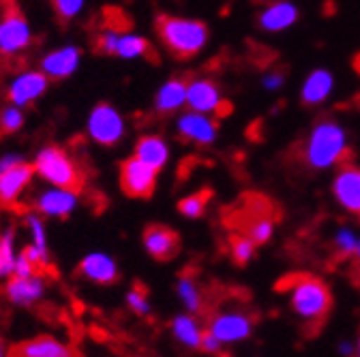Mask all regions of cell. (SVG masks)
Wrapping results in <instances>:
<instances>
[{
    "label": "cell",
    "instance_id": "cell-29",
    "mask_svg": "<svg viewBox=\"0 0 360 357\" xmlns=\"http://www.w3.org/2000/svg\"><path fill=\"white\" fill-rule=\"evenodd\" d=\"M230 248H232L234 263L236 265H247V261L255 252V242L245 234H234V236H230Z\"/></svg>",
    "mask_w": 360,
    "mask_h": 357
},
{
    "label": "cell",
    "instance_id": "cell-19",
    "mask_svg": "<svg viewBox=\"0 0 360 357\" xmlns=\"http://www.w3.org/2000/svg\"><path fill=\"white\" fill-rule=\"evenodd\" d=\"M43 281L34 276H15L7 283V297L18 306H30L43 295Z\"/></svg>",
    "mask_w": 360,
    "mask_h": 357
},
{
    "label": "cell",
    "instance_id": "cell-12",
    "mask_svg": "<svg viewBox=\"0 0 360 357\" xmlns=\"http://www.w3.org/2000/svg\"><path fill=\"white\" fill-rule=\"evenodd\" d=\"M32 173H34V165H28L24 161L11 165L9 169L0 173V203L11 206L13 201H18L24 189L30 184Z\"/></svg>",
    "mask_w": 360,
    "mask_h": 357
},
{
    "label": "cell",
    "instance_id": "cell-39",
    "mask_svg": "<svg viewBox=\"0 0 360 357\" xmlns=\"http://www.w3.org/2000/svg\"><path fill=\"white\" fill-rule=\"evenodd\" d=\"M22 159L20 156H5L3 161H0V173H3L5 169H9L11 165H15V163H20Z\"/></svg>",
    "mask_w": 360,
    "mask_h": 357
},
{
    "label": "cell",
    "instance_id": "cell-21",
    "mask_svg": "<svg viewBox=\"0 0 360 357\" xmlns=\"http://www.w3.org/2000/svg\"><path fill=\"white\" fill-rule=\"evenodd\" d=\"M187 101L195 112H210L219 103V88L210 79H200V81H189L187 90Z\"/></svg>",
    "mask_w": 360,
    "mask_h": 357
},
{
    "label": "cell",
    "instance_id": "cell-37",
    "mask_svg": "<svg viewBox=\"0 0 360 357\" xmlns=\"http://www.w3.org/2000/svg\"><path fill=\"white\" fill-rule=\"evenodd\" d=\"M221 340L206 328V330H202V342H200V349L202 351H206V353H221Z\"/></svg>",
    "mask_w": 360,
    "mask_h": 357
},
{
    "label": "cell",
    "instance_id": "cell-17",
    "mask_svg": "<svg viewBox=\"0 0 360 357\" xmlns=\"http://www.w3.org/2000/svg\"><path fill=\"white\" fill-rule=\"evenodd\" d=\"M11 355H20V357H69L73 355V351L63 344L60 340H56L54 336H37L32 340H26L22 344H15V349H11Z\"/></svg>",
    "mask_w": 360,
    "mask_h": 357
},
{
    "label": "cell",
    "instance_id": "cell-41",
    "mask_svg": "<svg viewBox=\"0 0 360 357\" xmlns=\"http://www.w3.org/2000/svg\"><path fill=\"white\" fill-rule=\"evenodd\" d=\"M352 65H354V71L360 75V54H356V56H354V62H352Z\"/></svg>",
    "mask_w": 360,
    "mask_h": 357
},
{
    "label": "cell",
    "instance_id": "cell-11",
    "mask_svg": "<svg viewBox=\"0 0 360 357\" xmlns=\"http://www.w3.org/2000/svg\"><path fill=\"white\" fill-rule=\"evenodd\" d=\"M50 77L45 75L43 71H28L22 73L20 77H15L9 86V101L18 107H26L32 101H37L45 88H48Z\"/></svg>",
    "mask_w": 360,
    "mask_h": 357
},
{
    "label": "cell",
    "instance_id": "cell-2",
    "mask_svg": "<svg viewBox=\"0 0 360 357\" xmlns=\"http://www.w3.org/2000/svg\"><path fill=\"white\" fill-rule=\"evenodd\" d=\"M157 34L163 46L178 58L189 60L202 52L208 39V28L198 20H183L172 15H159L155 22Z\"/></svg>",
    "mask_w": 360,
    "mask_h": 357
},
{
    "label": "cell",
    "instance_id": "cell-7",
    "mask_svg": "<svg viewBox=\"0 0 360 357\" xmlns=\"http://www.w3.org/2000/svg\"><path fill=\"white\" fill-rule=\"evenodd\" d=\"M88 133L97 144L114 146L124 133V120L112 105L99 103L88 118Z\"/></svg>",
    "mask_w": 360,
    "mask_h": 357
},
{
    "label": "cell",
    "instance_id": "cell-18",
    "mask_svg": "<svg viewBox=\"0 0 360 357\" xmlns=\"http://www.w3.org/2000/svg\"><path fill=\"white\" fill-rule=\"evenodd\" d=\"M34 206H37V210H39L41 214L65 218V216H69V214L75 210V206H77V191H69V189L56 187L54 191L43 193V195L37 199Z\"/></svg>",
    "mask_w": 360,
    "mask_h": 357
},
{
    "label": "cell",
    "instance_id": "cell-1",
    "mask_svg": "<svg viewBox=\"0 0 360 357\" xmlns=\"http://www.w3.org/2000/svg\"><path fill=\"white\" fill-rule=\"evenodd\" d=\"M277 291L292 293V308L298 317L307 321V330H311V336L318 334V330L328 319V312L333 308V295L324 281L311 274L294 272L283 276L277 285Z\"/></svg>",
    "mask_w": 360,
    "mask_h": 357
},
{
    "label": "cell",
    "instance_id": "cell-35",
    "mask_svg": "<svg viewBox=\"0 0 360 357\" xmlns=\"http://www.w3.org/2000/svg\"><path fill=\"white\" fill-rule=\"evenodd\" d=\"M26 222H28V227H30V234H32V244L43 250V252H48V244H45V229H43V222L41 218L37 216H26Z\"/></svg>",
    "mask_w": 360,
    "mask_h": 357
},
{
    "label": "cell",
    "instance_id": "cell-40",
    "mask_svg": "<svg viewBox=\"0 0 360 357\" xmlns=\"http://www.w3.org/2000/svg\"><path fill=\"white\" fill-rule=\"evenodd\" d=\"M281 81H283V75H281V73H277V75H270V77H266V81H264V83H266L268 88H275V86H279Z\"/></svg>",
    "mask_w": 360,
    "mask_h": 357
},
{
    "label": "cell",
    "instance_id": "cell-23",
    "mask_svg": "<svg viewBox=\"0 0 360 357\" xmlns=\"http://www.w3.org/2000/svg\"><path fill=\"white\" fill-rule=\"evenodd\" d=\"M296 20H298V9L292 3H279V5H273L270 9H266L257 22L264 30L275 32V30H283V28L292 26Z\"/></svg>",
    "mask_w": 360,
    "mask_h": 357
},
{
    "label": "cell",
    "instance_id": "cell-15",
    "mask_svg": "<svg viewBox=\"0 0 360 357\" xmlns=\"http://www.w3.org/2000/svg\"><path fill=\"white\" fill-rule=\"evenodd\" d=\"M79 274L99 285H112L118 278V267L112 257L103 252H93L79 261Z\"/></svg>",
    "mask_w": 360,
    "mask_h": 357
},
{
    "label": "cell",
    "instance_id": "cell-42",
    "mask_svg": "<svg viewBox=\"0 0 360 357\" xmlns=\"http://www.w3.org/2000/svg\"><path fill=\"white\" fill-rule=\"evenodd\" d=\"M0 346H3V344H0ZM3 353H5V351H3V349H0V355H3Z\"/></svg>",
    "mask_w": 360,
    "mask_h": 357
},
{
    "label": "cell",
    "instance_id": "cell-10",
    "mask_svg": "<svg viewBox=\"0 0 360 357\" xmlns=\"http://www.w3.org/2000/svg\"><path fill=\"white\" fill-rule=\"evenodd\" d=\"M30 43V26L20 11H11L0 22V52L5 56L22 52Z\"/></svg>",
    "mask_w": 360,
    "mask_h": 357
},
{
    "label": "cell",
    "instance_id": "cell-24",
    "mask_svg": "<svg viewBox=\"0 0 360 357\" xmlns=\"http://www.w3.org/2000/svg\"><path fill=\"white\" fill-rule=\"evenodd\" d=\"M135 156L142 159L144 163H148L150 167H155L157 171L167 163V146L161 137H155V135H144L138 146H135Z\"/></svg>",
    "mask_w": 360,
    "mask_h": 357
},
{
    "label": "cell",
    "instance_id": "cell-25",
    "mask_svg": "<svg viewBox=\"0 0 360 357\" xmlns=\"http://www.w3.org/2000/svg\"><path fill=\"white\" fill-rule=\"evenodd\" d=\"M114 56H120V58H140V56H148L150 60L157 62V54H155V50L150 48V43H148L144 36L124 34V32H120V36H118Z\"/></svg>",
    "mask_w": 360,
    "mask_h": 357
},
{
    "label": "cell",
    "instance_id": "cell-34",
    "mask_svg": "<svg viewBox=\"0 0 360 357\" xmlns=\"http://www.w3.org/2000/svg\"><path fill=\"white\" fill-rule=\"evenodd\" d=\"M356 238L352 236V231H347V229H343L339 236H337V240H335V246H337V259L341 261V259H349L352 257V252H354V248H356Z\"/></svg>",
    "mask_w": 360,
    "mask_h": 357
},
{
    "label": "cell",
    "instance_id": "cell-31",
    "mask_svg": "<svg viewBox=\"0 0 360 357\" xmlns=\"http://www.w3.org/2000/svg\"><path fill=\"white\" fill-rule=\"evenodd\" d=\"M22 124H24L22 107L11 103L9 107H5L3 112H0V130L3 133H15L22 128Z\"/></svg>",
    "mask_w": 360,
    "mask_h": 357
},
{
    "label": "cell",
    "instance_id": "cell-30",
    "mask_svg": "<svg viewBox=\"0 0 360 357\" xmlns=\"http://www.w3.org/2000/svg\"><path fill=\"white\" fill-rule=\"evenodd\" d=\"M178 293H180V297H183V302L187 304V308L191 312L202 310V297H200V291H198V287H195V283L191 278H180Z\"/></svg>",
    "mask_w": 360,
    "mask_h": 357
},
{
    "label": "cell",
    "instance_id": "cell-22",
    "mask_svg": "<svg viewBox=\"0 0 360 357\" xmlns=\"http://www.w3.org/2000/svg\"><path fill=\"white\" fill-rule=\"evenodd\" d=\"M330 88H333V75L328 71H315L302 88V97H300L302 105L304 107L320 105L328 97Z\"/></svg>",
    "mask_w": 360,
    "mask_h": 357
},
{
    "label": "cell",
    "instance_id": "cell-14",
    "mask_svg": "<svg viewBox=\"0 0 360 357\" xmlns=\"http://www.w3.org/2000/svg\"><path fill=\"white\" fill-rule=\"evenodd\" d=\"M79 56H82V52L75 46L54 50V52H50L48 56L43 58L41 71L50 79H65V77L75 73V69L79 65Z\"/></svg>",
    "mask_w": 360,
    "mask_h": 357
},
{
    "label": "cell",
    "instance_id": "cell-26",
    "mask_svg": "<svg viewBox=\"0 0 360 357\" xmlns=\"http://www.w3.org/2000/svg\"><path fill=\"white\" fill-rule=\"evenodd\" d=\"M172 328H174V334H176V338L180 342L191 346V349H200L202 330H200V325L191 317H176L174 323H172Z\"/></svg>",
    "mask_w": 360,
    "mask_h": 357
},
{
    "label": "cell",
    "instance_id": "cell-5",
    "mask_svg": "<svg viewBox=\"0 0 360 357\" xmlns=\"http://www.w3.org/2000/svg\"><path fill=\"white\" fill-rule=\"evenodd\" d=\"M34 171L43 177V180H48L60 189L79 191L84 187V177H82L77 165L71 161V156L65 150H60L56 146H48L37 154Z\"/></svg>",
    "mask_w": 360,
    "mask_h": 357
},
{
    "label": "cell",
    "instance_id": "cell-9",
    "mask_svg": "<svg viewBox=\"0 0 360 357\" xmlns=\"http://www.w3.org/2000/svg\"><path fill=\"white\" fill-rule=\"evenodd\" d=\"M255 315H245V312H221V315L210 317L208 330L221 340V342H234L243 340L251 334V328L255 323Z\"/></svg>",
    "mask_w": 360,
    "mask_h": 357
},
{
    "label": "cell",
    "instance_id": "cell-3",
    "mask_svg": "<svg viewBox=\"0 0 360 357\" xmlns=\"http://www.w3.org/2000/svg\"><path fill=\"white\" fill-rule=\"evenodd\" d=\"M228 222L249 236L255 244H264L275 229V203L262 195H247L240 201V208L230 212Z\"/></svg>",
    "mask_w": 360,
    "mask_h": 357
},
{
    "label": "cell",
    "instance_id": "cell-4",
    "mask_svg": "<svg viewBox=\"0 0 360 357\" xmlns=\"http://www.w3.org/2000/svg\"><path fill=\"white\" fill-rule=\"evenodd\" d=\"M352 156L354 152L347 148L345 133L335 122H322L313 128L304 150V161L313 169H324L333 163H352Z\"/></svg>",
    "mask_w": 360,
    "mask_h": 357
},
{
    "label": "cell",
    "instance_id": "cell-36",
    "mask_svg": "<svg viewBox=\"0 0 360 357\" xmlns=\"http://www.w3.org/2000/svg\"><path fill=\"white\" fill-rule=\"evenodd\" d=\"M13 274H15V276H34V274H39V267H37L24 252H20V255L15 257Z\"/></svg>",
    "mask_w": 360,
    "mask_h": 357
},
{
    "label": "cell",
    "instance_id": "cell-8",
    "mask_svg": "<svg viewBox=\"0 0 360 357\" xmlns=\"http://www.w3.org/2000/svg\"><path fill=\"white\" fill-rule=\"evenodd\" d=\"M333 193L337 201L360 220V169L352 163H343L341 171L333 182Z\"/></svg>",
    "mask_w": 360,
    "mask_h": 357
},
{
    "label": "cell",
    "instance_id": "cell-33",
    "mask_svg": "<svg viewBox=\"0 0 360 357\" xmlns=\"http://www.w3.org/2000/svg\"><path fill=\"white\" fill-rule=\"evenodd\" d=\"M52 5H54L56 15L63 22H69V20H73L82 11L84 0H52Z\"/></svg>",
    "mask_w": 360,
    "mask_h": 357
},
{
    "label": "cell",
    "instance_id": "cell-27",
    "mask_svg": "<svg viewBox=\"0 0 360 357\" xmlns=\"http://www.w3.org/2000/svg\"><path fill=\"white\" fill-rule=\"evenodd\" d=\"M210 199H212V189H202L195 195L180 199L178 201V212L183 216H189V218H200V216H204L206 206H208Z\"/></svg>",
    "mask_w": 360,
    "mask_h": 357
},
{
    "label": "cell",
    "instance_id": "cell-16",
    "mask_svg": "<svg viewBox=\"0 0 360 357\" xmlns=\"http://www.w3.org/2000/svg\"><path fill=\"white\" fill-rule=\"evenodd\" d=\"M217 120H208L200 114H187L178 122V135L183 142L210 144L217 135Z\"/></svg>",
    "mask_w": 360,
    "mask_h": 357
},
{
    "label": "cell",
    "instance_id": "cell-13",
    "mask_svg": "<svg viewBox=\"0 0 360 357\" xmlns=\"http://www.w3.org/2000/svg\"><path fill=\"white\" fill-rule=\"evenodd\" d=\"M144 246L157 261H169L180 250V238L165 225H148L144 229Z\"/></svg>",
    "mask_w": 360,
    "mask_h": 357
},
{
    "label": "cell",
    "instance_id": "cell-6",
    "mask_svg": "<svg viewBox=\"0 0 360 357\" xmlns=\"http://www.w3.org/2000/svg\"><path fill=\"white\" fill-rule=\"evenodd\" d=\"M157 169L138 156H131L120 165V189L135 199H148L157 187Z\"/></svg>",
    "mask_w": 360,
    "mask_h": 357
},
{
    "label": "cell",
    "instance_id": "cell-20",
    "mask_svg": "<svg viewBox=\"0 0 360 357\" xmlns=\"http://www.w3.org/2000/svg\"><path fill=\"white\" fill-rule=\"evenodd\" d=\"M187 90H189V79L187 77H176L169 79L157 95V112L159 114H172L180 105L187 101Z\"/></svg>",
    "mask_w": 360,
    "mask_h": 357
},
{
    "label": "cell",
    "instance_id": "cell-28",
    "mask_svg": "<svg viewBox=\"0 0 360 357\" xmlns=\"http://www.w3.org/2000/svg\"><path fill=\"white\" fill-rule=\"evenodd\" d=\"M15 252H13V231H5L0 236V278L13 276Z\"/></svg>",
    "mask_w": 360,
    "mask_h": 357
},
{
    "label": "cell",
    "instance_id": "cell-43",
    "mask_svg": "<svg viewBox=\"0 0 360 357\" xmlns=\"http://www.w3.org/2000/svg\"><path fill=\"white\" fill-rule=\"evenodd\" d=\"M358 353H360V340H358Z\"/></svg>",
    "mask_w": 360,
    "mask_h": 357
},
{
    "label": "cell",
    "instance_id": "cell-38",
    "mask_svg": "<svg viewBox=\"0 0 360 357\" xmlns=\"http://www.w3.org/2000/svg\"><path fill=\"white\" fill-rule=\"evenodd\" d=\"M232 112H234V105H232L230 101H219L217 107H214V114H217L219 120H221V118H228Z\"/></svg>",
    "mask_w": 360,
    "mask_h": 357
},
{
    "label": "cell",
    "instance_id": "cell-32",
    "mask_svg": "<svg viewBox=\"0 0 360 357\" xmlns=\"http://www.w3.org/2000/svg\"><path fill=\"white\" fill-rule=\"evenodd\" d=\"M127 306L135 312V315H148V299H146V291L140 287V285H135V289H131L127 293Z\"/></svg>",
    "mask_w": 360,
    "mask_h": 357
}]
</instances>
